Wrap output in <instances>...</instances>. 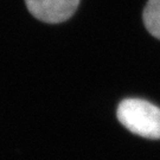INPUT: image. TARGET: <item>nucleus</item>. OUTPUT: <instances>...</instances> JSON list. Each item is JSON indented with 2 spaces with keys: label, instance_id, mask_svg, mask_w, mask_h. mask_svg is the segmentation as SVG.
I'll list each match as a JSON object with an SVG mask.
<instances>
[{
  "label": "nucleus",
  "instance_id": "obj_1",
  "mask_svg": "<svg viewBox=\"0 0 160 160\" xmlns=\"http://www.w3.org/2000/svg\"><path fill=\"white\" fill-rule=\"evenodd\" d=\"M118 120L133 134L158 140L160 139V108L141 98H126L116 110Z\"/></svg>",
  "mask_w": 160,
  "mask_h": 160
},
{
  "label": "nucleus",
  "instance_id": "obj_2",
  "mask_svg": "<svg viewBox=\"0 0 160 160\" xmlns=\"http://www.w3.org/2000/svg\"><path fill=\"white\" fill-rule=\"evenodd\" d=\"M29 12L44 23L58 24L72 17L80 0H25Z\"/></svg>",
  "mask_w": 160,
  "mask_h": 160
},
{
  "label": "nucleus",
  "instance_id": "obj_3",
  "mask_svg": "<svg viewBox=\"0 0 160 160\" xmlns=\"http://www.w3.org/2000/svg\"><path fill=\"white\" fill-rule=\"evenodd\" d=\"M143 24L153 37L160 39V0H148L143 10Z\"/></svg>",
  "mask_w": 160,
  "mask_h": 160
}]
</instances>
